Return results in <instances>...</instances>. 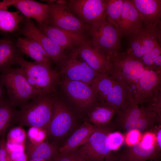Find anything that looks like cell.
Wrapping results in <instances>:
<instances>
[{"instance_id": "obj_1", "label": "cell", "mask_w": 161, "mask_h": 161, "mask_svg": "<svg viewBox=\"0 0 161 161\" xmlns=\"http://www.w3.org/2000/svg\"><path fill=\"white\" fill-rule=\"evenodd\" d=\"M53 93L39 95L20 107L13 122L20 126L40 129L44 132L51 119L57 98Z\"/></svg>"}, {"instance_id": "obj_2", "label": "cell", "mask_w": 161, "mask_h": 161, "mask_svg": "<svg viewBox=\"0 0 161 161\" xmlns=\"http://www.w3.org/2000/svg\"><path fill=\"white\" fill-rule=\"evenodd\" d=\"M88 33L92 46L107 58L121 52L122 34L106 20L105 15L89 26Z\"/></svg>"}, {"instance_id": "obj_3", "label": "cell", "mask_w": 161, "mask_h": 161, "mask_svg": "<svg viewBox=\"0 0 161 161\" xmlns=\"http://www.w3.org/2000/svg\"><path fill=\"white\" fill-rule=\"evenodd\" d=\"M17 64L20 71L29 83L42 94L55 92L59 74L51 66L35 61L30 62L23 56L20 57Z\"/></svg>"}, {"instance_id": "obj_4", "label": "cell", "mask_w": 161, "mask_h": 161, "mask_svg": "<svg viewBox=\"0 0 161 161\" xmlns=\"http://www.w3.org/2000/svg\"><path fill=\"white\" fill-rule=\"evenodd\" d=\"M0 78L6 90L8 98L15 107H21L42 94L29 83L19 68L11 67L3 72Z\"/></svg>"}, {"instance_id": "obj_5", "label": "cell", "mask_w": 161, "mask_h": 161, "mask_svg": "<svg viewBox=\"0 0 161 161\" xmlns=\"http://www.w3.org/2000/svg\"><path fill=\"white\" fill-rule=\"evenodd\" d=\"M107 58L111 64L109 76L116 81L129 86L131 89L137 79L148 68L140 59L126 52L118 53Z\"/></svg>"}, {"instance_id": "obj_6", "label": "cell", "mask_w": 161, "mask_h": 161, "mask_svg": "<svg viewBox=\"0 0 161 161\" xmlns=\"http://www.w3.org/2000/svg\"><path fill=\"white\" fill-rule=\"evenodd\" d=\"M49 7L47 25L80 34L86 35L89 26L75 15L65 0L46 1Z\"/></svg>"}, {"instance_id": "obj_7", "label": "cell", "mask_w": 161, "mask_h": 161, "mask_svg": "<svg viewBox=\"0 0 161 161\" xmlns=\"http://www.w3.org/2000/svg\"><path fill=\"white\" fill-rule=\"evenodd\" d=\"M73 116L63 103L57 98L53 105L51 120L44 131L47 141L58 148L60 142L72 129Z\"/></svg>"}, {"instance_id": "obj_8", "label": "cell", "mask_w": 161, "mask_h": 161, "mask_svg": "<svg viewBox=\"0 0 161 161\" xmlns=\"http://www.w3.org/2000/svg\"><path fill=\"white\" fill-rule=\"evenodd\" d=\"M133 103H152L161 97V72L147 68L131 89Z\"/></svg>"}, {"instance_id": "obj_9", "label": "cell", "mask_w": 161, "mask_h": 161, "mask_svg": "<svg viewBox=\"0 0 161 161\" xmlns=\"http://www.w3.org/2000/svg\"><path fill=\"white\" fill-rule=\"evenodd\" d=\"M113 131L110 126L96 127L88 140L79 147L90 161H104L112 154L109 136Z\"/></svg>"}, {"instance_id": "obj_10", "label": "cell", "mask_w": 161, "mask_h": 161, "mask_svg": "<svg viewBox=\"0 0 161 161\" xmlns=\"http://www.w3.org/2000/svg\"><path fill=\"white\" fill-rule=\"evenodd\" d=\"M160 26L145 27L129 36L128 54L140 59L144 55L160 44Z\"/></svg>"}, {"instance_id": "obj_11", "label": "cell", "mask_w": 161, "mask_h": 161, "mask_svg": "<svg viewBox=\"0 0 161 161\" xmlns=\"http://www.w3.org/2000/svg\"><path fill=\"white\" fill-rule=\"evenodd\" d=\"M22 22V27L18 30V33L36 41L51 60L61 64L67 57L65 50L42 33L31 19L24 16Z\"/></svg>"}, {"instance_id": "obj_12", "label": "cell", "mask_w": 161, "mask_h": 161, "mask_svg": "<svg viewBox=\"0 0 161 161\" xmlns=\"http://www.w3.org/2000/svg\"><path fill=\"white\" fill-rule=\"evenodd\" d=\"M79 55L76 48L72 50L61 64V73L69 80L81 82L90 86L99 73L85 61L80 60Z\"/></svg>"}, {"instance_id": "obj_13", "label": "cell", "mask_w": 161, "mask_h": 161, "mask_svg": "<svg viewBox=\"0 0 161 161\" xmlns=\"http://www.w3.org/2000/svg\"><path fill=\"white\" fill-rule=\"evenodd\" d=\"M107 1L104 0L65 1L71 11L89 26L105 15V10Z\"/></svg>"}, {"instance_id": "obj_14", "label": "cell", "mask_w": 161, "mask_h": 161, "mask_svg": "<svg viewBox=\"0 0 161 161\" xmlns=\"http://www.w3.org/2000/svg\"><path fill=\"white\" fill-rule=\"evenodd\" d=\"M63 86L70 98L80 108L93 109L100 104L96 93L90 86L67 78L64 80Z\"/></svg>"}, {"instance_id": "obj_15", "label": "cell", "mask_w": 161, "mask_h": 161, "mask_svg": "<svg viewBox=\"0 0 161 161\" xmlns=\"http://www.w3.org/2000/svg\"><path fill=\"white\" fill-rule=\"evenodd\" d=\"M150 103L137 104L132 103L119 109L111 121L114 130H122L126 133L133 131L135 123L149 109Z\"/></svg>"}, {"instance_id": "obj_16", "label": "cell", "mask_w": 161, "mask_h": 161, "mask_svg": "<svg viewBox=\"0 0 161 161\" xmlns=\"http://www.w3.org/2000/svg\"><path fill=\"white\" fill-rule=\"evenodd\" d=\"M36 27L42 33L64 50L77 47L88 39L86 34L75 33L52 26L37 24Z\"/></svg>"}, {"instance_id": "obj_17", "label": "cell", "mask_w": 161, "mask_h": 161, "mask_svg": "<svg viewBox=\"0 0 161 161\" xmlns=\"http://www.w3.org/2000/svg\"><path fill=\"white\" fill-rule=\"evenodd\" d=\"M78 53L84 61L99 73L109 75L111 64L108 58L99 52L87 39L76 47Z\"/></svg>"}, {"instance_id": "obj_18", "label": "cell", "mask_w": 161, "mask_h": 161, "mask_svg": "<svg viewBox=\"0 0 161 161\" xmlns=\"http://www.w3.org/2000/svg\"><path fill=\"white\" fill-rule=\"evenodd\" d=\"M117 26L123 36L129 37L144 27L142 18L131 0H124Z\"/></svg>"}, {"instance_id": "obj_19", "label": "cell", "mask_w": 161, "mask_h": 161, "mask_svg": "<svg viewBox=\"0 0 161 161\" xmlns=\"http://www.w3.org/2000/svg\"><path fill=\"white\" fill-rule=\"evenodd\" d=\"M160 151L156 143L146 148L140 141L113 154L120 161H147L155 158Z\"/></svg>"}, {"instance_id": "obj_20", "label": "cell", "mask_w": 161, "mask_h": 161, "mask_svg": "<svg viewBox=\"0 0 161 161\" xmlns=\"http://www.w3.org/2000/svg\"><path fill=\"white\" fill-rule=\"evenodd\" d=\"M133 100L130 87L115 80L113 86L100 104L119 110L133 103Z\"/></svg>"}, {"instance_id": "obj_21", "label": "cell", "mask_w": 161, "mask_h": 161, "mask_svg": "<svg viewBox=\"0 0 161 161\" xmlns=\"http://www.w3.org/2000/svg\"><path fill=\"white\" fill-rule=\"evenodd\" d=\"M24 152L27 160L52 161L60 154L58 148L47 141L35 142L30 139L25 143Z\"/></svg>"}, {"instance_id": "obj_22", "label": "cell", "mask_w": 161, "mask_h": 161, "mask_svg": "<svg viewBox=\"0 0 161 161\" xmlns=\"http://www.w3.org/2000/svg\"><path fill=\"white\" fill-rule=\"evenodd\" d=\"M145 27L161 25V0H131Z\"/></svg>"}, {"instance_id": "obj_23", "label": "cell", "mask_w": 161, "mask_h": 161, "mask_svg": "<svg viewBox=\"0 0 161 161\" xmlns=\"http://www.w3.org/2000/svg\"><path fill=\"white\" fill-rule=\"evenodd\" d=\"M24 16L35 20L40 25H47L49 7L47 4L33 0H18L13 4Z\"/></svg>"}, {"instance_id": "obj_24", "label": "cell", "mask_w": 161, "mask_h": 161, "mask_svg": "<svg viewBox=\"0 0 161 161\" xmlns=\"http://www.w3.org/2000/svg\"><path fill=\"white\" fill-rule=\"evenodd\" d=\"M16 44L20 50L35 61L51 66V59L41 46L30 38L18 37Z\"/></svg>"}, {"instance_id": "obj_25", "label": "cell", "mask_w": 161, "mask_h": 161, "mask_svg": "<svg viewBox=\"0 0 161 161\" xmlns=\"http://www.w3.org/2000/svg\"><path fill=\"white\" fill-rule=\"evenodd\" d=\"M96 128L89 122L85 121L59 147L60 153H68L77 149L88 140Z\"/></svg>"}, {"instance_id": "obj_26", "label": "cell", "mask_w": 161, "mask_h": 161, "mask_svg": "<svg viewBox=\"0 0 161 161\" xmlns=\"http://www.w3.org/2000/svg\"><path fill=\"white\" fill-rule=\"evenodd\" d=\"M22 53L16 42L6 39H0V72H2L17 64L19 58L22 56Z\"/></svg>"}, {"instance_id": "obj_27", "label": "cell", "mask_w": 161, "mask_h": 161, "mask_svg": "<svg viewBox=\"0 0 161 161\" xmlns=\"http://www.w3.org/2000/svg\"><path fill=\"white\" fill-rule=\"evenodd\" d=\"M118 110L100 103L89 113V122L97 127L111 126V121Z\"/></svg>"}, {"instance_id": "obj_28", "label": "cell", "mask_w": 161, "mask_h": 161, "mask_svg": "<svg viewBox=\"0 0 161 161\" xmlns=\"http://www.w3.org/2000/svg\"><path fill=\"white\" fill-rule=\"evenodd\" d=\"M19 13L9 11L7 8L0 9V30L10 32L18 30L20 28L19 24L24 18V16Z\"/></svg>"}, {"instance_id": "obj_29", "label": "cell", "mask_w": 161, "mask_h": 161, "mask_svg": "<svg viewBox=\"0 0 161 161\" xmlns=\"http://www.w3.org/2000/svg\"><path fill=\"white\" fill-rule=\"evenodd\" d=\"M17 111L7 97L0 100V139L13 122Z\"/></svg>"}, {"instance_id": "obj_30", "label": "cell", "mask_w": 161, "mask_h": 161, "mask_svg": "<svg viewBox=\"0 0 161 161\" xmlns=\"http://www.w3.org/2000/svg\"><path fill=\"white\" fill-rule=\"evenodd\" d=\"M124 1V0H108L105 10L106 20L118 29L117 24L121 15Z\"/></svg>"}, {"instance_id": "obj_31", "label": "cell", "mask_w": 161, "mask_h": 161, "mask_svg": "<svg viewBox=\"0 0 161 161\" xmlns=\"http://www.w3.org/2000/svg\"><path fill=\"white\" fill-rule=\"evenodd\" d=\"M52 161H90L79 147L76 149L64 153H60Z\"/></svg>"}, {"instance_id": "obj_32", "label": "cell", "mask_w": 161, "mask_h": 161, "mask_svg": "<svg viewBox=\"0 0 161 161\" xmlns=\"http://www.w3.org/2000/svg\"><path fill=\"white\" fill-rule=\"evenodd\" d=\"M161 55V47L160 44L156 46L149 52L143 56L140 60L146 67L151 69L155 59Z\"/></svg>"}, {"instance_id": "obj_33", "label": "cell", "mask_w": 161, "mask_h": 161, "mask_svg": "<svg viewBox=\"0 0 161 161\" xmlns=\"http://www.w3.org/2000/svg\"><path fill=\"white\" fill-rule=\"evenodd\" d=\"M109 143L112 151L117 150L122 145L124 140L122 134L118 132H112L109 136Z\"/></svg>"}, {"instance_id": "obj_34", "label": "cell", "mask_w": 161, "mask_h": 161, "mask_svg": "<svg viewBox=\"0 0 161 161\" xmlns=\"http://www.w3.org/2000/svg\"><path fill=\"white\" fill-rule=\"evenodd\" d=\"M5 134L0 139V161H13L7 148Z\"/></svg>"}, {"instance_id": "obj_35", "label": "cell", "mask_w": 161, "mask_h": 161, "mask_svg": "<svg viewBox=\"0 0 161 161\" xmlns=\"http://www.w3.org/2000/svg\"><path fill=\"white\" fill-rule=\"evenodd\" d=\"M152 133L148 132L143 137L141 141L143 145L146 148H149L156 143V137Z\"/></svg>"}, {"instance_id": "obj_36", "label": "cell", "mask_w": 161, "mask_h": 161, "mask_svg": "<svg viewBox=\"0 0 161 161\" xmlns=\"http://www.w3.org/2000/svg\"><path fill=\"white\" fill-rule=\"evenodd\" d=\"M140 132L134 130L127 133L126 138V142L129 144L132 145L138 142Z\"/></svg>"}, {"instance_id": "obj_37", "label": "cell", "mask_w": 161, "mask_h": 161, "mask_svg": "<svg viewBox=\"0 0 161 161\" xmlns=\"http://www.w3.org/2000/svg\"><path fill=\"white\" fill-rule=\"evenodd\" d=\"M18 0H4L0 1V9L7 7L16 2Z\"/></svg>"}, {"instance_id": "obj_38", "label": "cell", "mask_w": 161, "mask_h": 161, "mask_svg": "<svg viewBox=\"0 0 161 161\" xmlns=\"http://www.w3.org/2000/svg\"><path fill=\"white\" fill-rule=\"evenodd\" d=\"M156 142L157 146L159 149L161 150V127L157 129L156 132Z\"/></svg>"}, {"instance_id": "obj_39", "label": "cell", "mask_w": 161, "mask_h": 161, "mask_svg": "<svg viewBox=\"0 0 161 161\" xmlns=\"http://www.w3.org/2000/svg\"><path fill=\"white\" fill-rule=\"evenodd\" d=\"M5 89L0 78V100L6 96Z\"/></svg>"}, {"instance_id": "obj_40", "label": "cell", "mask_w": 161, "mask_h": 161, "mask_svg": "<svg viewBox=\"0 0 161 161\" xmlns=\"http://www.w3.org/2000/svg\"><path fill=\"white\" fill-rule=\"evenodd\" d=\"M104 161H120L114 154L112 152V154L109 156L106 157Z\"/></svg>"}, {"instance_id": "obj_41", "label": "cell", "mask_w": 161, "mask_h": 161, "mask_svg": "<svg viewBox=\"0 0 161 161\" xmlns=\"http://www.w3.org/2000/svg\"><path fill=\"white\" fill-rule=\"evenodd\" d=\"M27 161H38V160H27Z\"/></svg>"}, {"instance_id": "obj_42", "label": "cell", "mask_w": 161, "mask_h": 161, "mask_svg": "<svg viewBox=\"0 0 161 161\" xmlns=\"http://www.w3.org/2000/svg\"></svg>"}, {"instance_id": "obj_43", "label": "cell", "mask_w": 161, "mask_h": 161, "mask_svg": "<svg viewBox=\"0 0 161 161\" xmlns=\"http://www.w3.org/2000/svg\"></svg>"}]
</instances>
